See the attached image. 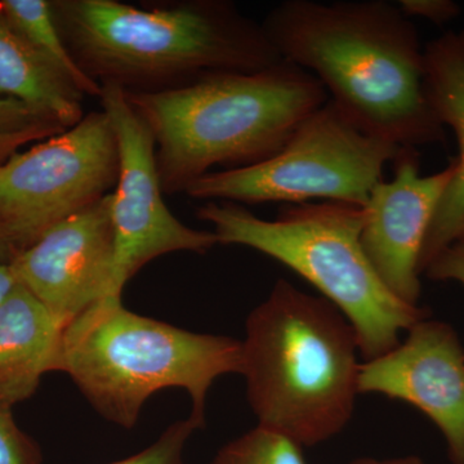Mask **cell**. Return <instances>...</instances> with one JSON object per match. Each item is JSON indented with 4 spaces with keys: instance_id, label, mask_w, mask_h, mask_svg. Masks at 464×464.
Segmentation results:
<instances>
[{
    "instance_id": "obj_1",
    "label": "cell",
    "mask_w": 464,
    "mask_h": 464,
    "mask_svg": "<svg viewBox=\"0 0 464 464\" xmlns=\"http://www.w3.org/2000/svg\"><path fill=\"white\" fill-rule=\"evenodd\" d=\"M262 26L280 58L315 76L362 132L402 149L444 140L417 30L395 3L286 0Z\"/></svg>"
},
{
    "instance_id": "obj_2",
    "label": "cell",
    "mask_w": 464,
    "mask_h": 464,
    "mask_svg": "<svg viewBox=\"0 0 464 464\" xmlns=\"http://www.w3.org/2000/svg\"><path fill=\"white\" fill-rule=\"evenodd\" d=\"M52 14L79 69L101 87L155 94L210 72H258L282 63L262 24L228 0L137 5L53 0Z\"/></svg>"
},
{
    "instance_id": "obj_3",
    "label": "cell",
    "mask_w": 464,
    "mask_h": 464,
    "mask_svg": "<svg viewBox=\"0 0 464 464\" xmlns=\"http://www.w3.org/2000/svg\"><path fill=\"white\" fill-rule=\"evenodd\" d=\"M157 146L164 195L186 192L213 168L262 163L328 101L306 70L282 61L258 72H210L155 94H127Z\"/></svg>"
},
{
    "instance_id": "obj_4",
    "label": "cell",
    "mask_w": 464,
    "mask_h": 464,
    "mask_svg": "<svg viewBox=\"0 0 464 464\" xmlns=\"http://www.w3.org/2000/svg\"><path fill=\"white\" fill-rule=\"evenodd\" d=\"M243 369L258 426L315 447L343 431L359 395V343L325 298L280 279L246 323Z\"/></svg>"
},
{
    "instance_id": "obj_5",
    "label": "cell",
    "mask_w": 464,
    "mask_h": 464,
    "mask_svg": "<svg viewBox=\"0 0 464 464\" xmlns=\"http://www.w3.org/2000/svg\"><path fill=\"white\" fill-rule=\"evenodd\" d=\"M241 369V341L139 315L121 297L103 298L67 324L57 362L105 420L125 430L150 396L167 389L188 391L190 418L204 429L210 387Z\"/></svg>"
},
{
    "instance_id": "obj_6",
    "label": "cell",
    "mask_w": 464,
    "mask_h": 464,
    "mask_svg": "<svg viewBox=\"0 0 464 464\" xmlns=\"http://www.w3.org/2000/svg\"><path fill=\"white\" fill-rule=\"evenodd\" d=\"M197 216L215 227L219 244L258 250L315 286L353 325L366 360L398 347L400 333L429 317L424 308L396 297L366 256L364 207L288 204L267 221L241 204L207 201Z\"/></svg>"
},
{
    "instance_id": "obj_7",
    "label": "cell",
    "mask_w": 464,
    "mask_h": 464,
    "mask_svg": "<svg viewBox=\"0 0 464 464\" xmlns=\"http://www.w3.org/2000/svg\"><path fill=\"white\" fill-rule=\"evenodd\" d=\"M402 148L369 136L331 100L298 124L279 152L255 166L212 170L188 186L192 199L237 204L341 201L364 207Z\"/></svg>"
},
{
    "instance_id": "obj_8",
    "label": "cell",
    "mask_w": 464,
    "mask_h": 464,
    "mask_svg": "<svg viewBox=\"0 0 464 464\" xmlns=\"http://www.w3.org/2000/svg\"><path fill=\"white\" fill-rule=\"evenodd\" d=\"M119 167L118 139L103 110L0 164V252L5 261L111 194Z\"/></svg>"
},
{
    "instance_id": "obj_9",
    "label": "cell",
    "mask_w": 464,
    "mask_h": 464,
    "mask_svg": "<svg viewBox=\"0 0 464 464\" xmlns=\"http://www.w3.org/2000/svg\"><path fill=\"white\" fill-rule=\"evenodd\" d=\"M101 106L111 121L119 143L118 182L111 192L115 232L114 292L152 259L173 252L204 255L218 246L213 231L182 224L164 201L159 179L157 146L148 125L121 88L102 87Z\"/></svg>"
},
{
    "instance_id": "obj_10",
    "label": "cell",
    "mask_w": 464,
    "mask_h": 464,
    "mask_svg": "<svg viewBox=\"0 0 464 464\" xmlns=\"http://www.w3.org/2000/svg\"><path fill=\"white\" fill-rule=\"evenodd\" d=\"M9 264L17 283L65 326L115 297L111 194L53 226Z\"/></svg>"
},
{
    "instance_id": "obj_11",
    "label": "cell",
    "mask_w": 464,
    "mask_h": 464,
    "mask_svg": "<svg viewBox=\"0 0 464 464\" xmlns=\"http://www.w3.org/2000/svg\"><path fill=\"white\" fill-rule=\"evenodd\" d=\"M359 392L415 406L444 436L451 463L464 464V350L449 324L420 320L398 347L366 360Z\"/></svg>"
},
{
    "instance_id": "obj_12",
    "label": "cell",
    "mask_w": 464,
    "mask_h": 464,
    "mask_svg": "<svg viewBox=\"0 0 464 464\" xmlns=\"http://www.w3.org/2000/svg\"><path fill=\"white\" fill-rule=\"evenodd\" d=\"M414 150L402 149L392 163L393 179H382L369 195L362 244L391 292L418 306L424 240L456 174V160L438 173L420 176Z\"/></svg>"
},
{
    "instance_id": "obj_13",
    "label": "cell",
    "mask_w": 464,
    "mask_h": 464,
    "mask_svg": "<svg viewBox=\"0 0 464 464\" xmlns=\"http://www.w3.org/2000/svg\"><path fill=\"white\" fill-rule=\"evenodd\" d=\"M424 72L433 111L442 127L454 130L459 158L424 240L420 275L441 250L457 240L464 225V32L447 33L430 43L424 50Z\"/></svg>"
},
{
    "instance_id": "obj_14",
    "label": "cell",
    "mask_w": 464,
    "mask_h": 464,
    "mask_svg": "<svg viewBox=\"0 0 464 464\" xmlns=\"http://www.w3.org/2000/svg\"><path fill=\"white\" fill-rule=\"evenodd\" d=\"M65 325L17 284L0 304V408L8 411L57 371Z\"/></svg>"
},
{
    "instance_id": "obj_15",
    "label": "cell",
    "mask_w": 464,
    "mask_h": 464,
    "mask_svg": "<svg viewBox=\"0 0 464 464\" xmlns=\"http://www.w3.org/2000/svg\"><path fill=\"white\" fill-rule=\"evenodd\" d=\"M26 103L63 130L83 119L84 94L41 56L0 14V100Z\"/></svg>"
},
{
    "instance_id": "obj_16",
    "label": "cell",
    "mask_w": 464,
    "mask_h": 464,
    "mask_svg": "<svg viewBox=\"0 0 464 464\" xmlns=\"http://www.w3.org/2000/svg\"><path fill=\"white\" fill-rule=\"evenodd\" d=\"M0 14L9 25L44 57L51 65L65 75L84 96L100 99L102 87L79 69L61 38L47 0H2Z\"/></svg>"
},
{
    "instance_id": "obj_17",
    "label": "cell",
    "mask_w": 464,
    "mask_h": 464,
    "mask_svg": "<svg viewBox=\"0 0 464 464\" xmlns=\"http://www.w3.org/2000/svg\"><path fill=\"white\" fill-rule=\"evenodd\" d=\"M301 445L258 426L224 445L210 464H307Z\"/></svg>"
},
{
    "instance_id": "obj_18",
    "label": "cell",
    "mask_w": 464,
    "mask_h": 464,
    "mask_svg": "<svg viewBox=\"0 0 464 464\" xmlns=\"http://www.w3.org/2000/svg\"><path fill=\"white\" fill-rule=\"evenodd\" d=\"M198 430L203 429L190 417L188 420H177L150 447L142 449L134 456L109 464H185L183 456L186 445L192 433Z\"/></svg>"
},
{
    "instance_id": "obj_19",
    "label": "cell",
    "mask_w": 464,
    "mask_h": 464,
    "mask_svg": "<svg viewBox=\"0 0 464 464\" xmlns=\"http://www.w3.org/2000/svg\"><path fill=\"white\" fill-rule=\"evenodd\" d=\"M0 464H39L38 453L0 408Z\"/></svg>"
},
{
    "instance_id": "obj_20",
    "label": "cell",
    "mask_w": 464,
    "mask_h": 464,
    "mask_svg": "<svg viewBox=\"0 0 464 464\" xmlns=\"http://www.w3.org/2000/svg\"><path fill=\"white\" fill-rule=\"evenodd\" d=\"M38 127L63 128L48 116L41 114L21 101L0 100V133L24 132Z\"/></svg>"
},
{
    "instance_id": "obj_21",
    "label": "cell",
    "mask_w": 464,
    "mask_h": 464,
    "mask_svg": "<svg viewBox=\"0 0 464 464\" xmlns=\"http://www.w3.org/2000/svg\"><path fill=\"white\" fill-rule=\"evenodd\" d=\"M423 274L431 280L457 282L464 286V241H454L441 250Z\"/></svg>"
},
{
    "instance_id": "obj_22",
    "label": "cell",
    "mask_w": 464,
    "mask_h": 464,
    "mask_svg": "<svg viewBox=\"0 0 464 464\" xmlns=\"http://www.w3.org/2000/svg\"><path fill=\"white\" fill-rule=\"evenodd\" d=\"M406 17H420L435 24H445L459 14L456 3L449 0H400L396 3Z\"/></svg>"
},
{
    "instance_id": "obj_23",
    "label": "cell",
    "mask_w": 464,
    "mask_h": 464,
    "mask_svg": "<svg viewBox=\"0 0 464 464\" xmlns=\"http://www.w3.org/2000/svg\"><path fill=\"white\" fill-rule=\"evenodd\" d=\"M63 130H65L58 127H38L24 130V132L0 133V164L8 160L12 155L16 154L18 150L27 143L39 141V140L43 141V140L50 139Z\"/></svg>"
},
{
    "instance_id": "obj_24",
    "label": "cell",
    "mask_w": 464,
    "mask_h": 464,
    "mask_svg": "<svg viewBox=\"0 0 464 464\" xmlns=\"http://www.w3.org/2000/svg\"><path fill=\"white\" fill-rule=\"evenodd\" d=\"M17 284L11 264L0 259V304L7 299L12 290L16 288Z\"/></svg>"
},
{
    "instance_id": "obj_25",
    "label": "cell",
    "mask_w": 464,
    "mask_h": 464,
    "mask_svg": "<svg viewBox=\"0 0 464 464\" xmlns=\"http://www.w3.org/2000/svg\"><path fill=\"white\" fill-rule=\"evenodd\" d=\"M348 464H424L420 457L408 456L392 458V459H375V458L362 457L356 458Z\"/></svg>"
},
{
    "instance_id": "obj_26",
    "label": "cell",
    "mask_w": 464,
    "mask_h": 464,
    "mask_svg": "<svg viewBox=\"0 0 464 464\" xmlns=\"http://www.w3.org/2000/svg\"><path fill=\"white\" fill-rule=\"evenodd\" d=\"M456 241H464V225L462 226V228H460L459 232H458Z\"/></svg>"
},
{
    "instance_id": "obj_27",
    "label": "cell",
    "mask_w": 464,
    "mask_h": 464,
    "mask_svg": "<svg viewBox=\"0 0 464 464\" xmlns=\"http://www.w3.org/2000/svg\"><path fill=\"white\" fill-rule=\"evenodd\" d=\"M0 259H3V261H5V257H3L2 252H0ZM8 262V261H5Z\"/></svg>"
}]
</instances>
